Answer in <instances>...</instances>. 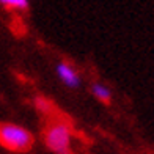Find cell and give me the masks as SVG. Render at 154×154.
I'll use <instances>...</instances> for the list:
<instances>
[{
    "mask_svg": "<svg viewBox=\"0 0 154 154\" xmlns=\"http://www.w3.org/2000/svg\"><path fill=\"white\" fill-rule=\"evenodd\" d=\"M71 129L65 123H54L46 129V146L55 154H69L71 148Z\"/></svg>",
    "mask_w": 154,
    "mask_h": 154,
    "instance_id": "2",
    "label": "cell"
},
{
    "mask_svg": "<svg viewBox=\"0 0 154 154\" xmlns=\"http://www.w3.org/2000/svg\"><path fill=\"white\" fill-rule=\"evenodd\" d=\"M0 145L14 152H25L33 146V135L19 124L2 123L0 124Z\"/></svg>",
    "mask_w": 154,
    "mask_h": 154,
    "instance_id": "1",
    "label": "cell"
},
{
    "mask_svg": "<svg viewBox=\"0 0 154 154\" xmlns=\"http://www.w3.org/2000/svg\"><path fill=\"white\" fill-rule=\"evenodd\" d=\"M0 5L13 10H27L29 8V0H0Z\"/></svg>",
    "mask_w": 154,
    "mask_h": 154,
    "instance_id": "5",
    "label": "cell"
},
{
    "mask_svg": "<svg viewBox=\"0 0 154 154\" xmlns=\"http://www.w3.org/2000/svg\"><path fill=\"white\" fill-rule=\"evenodd\" d=\"M57 75L68 88H77L80 85V77L77 74V71L65 61L57 65Z\"/></svg>",
    "mask_w": 154,
    "mask_h": 154,
    "instance_id": "3",
    "label": "cell"
},
{
    "mask_svg": "<svg viewBox=\"0 0 154 154\" xmlns=\"http://www.w3.org/2000/svg\"><path fill=\"white\" fill-rule=\"evenodd\" d=\"M91 93H93V96L96 97V99H99L101 102H110V99H112V91H110V88L109 87H106L104 83H101V82H94V83H91Z\"/></svg>",
    "mask_w": 154,
    "mask_h": 154,
    "instance_id": "4",
    "label": "cell"
},
{
    "mask_svg": "<svg viewBox=\"0 0 154 154\" xmlns=\"http://www.w3.org/2000/svg\"><path fill=\"white\" fill-rule=\"evenodd\" d=\"M36 104H38L36 107H38L39 110H43V112L49 110V102H47V101H44L43 97H38V99H36Z\"/></svg>",
    "mask_w": 154,
    "mask_h": 154,
    "instance_id": "6",
    "label": "cell"
}]
</instances>
